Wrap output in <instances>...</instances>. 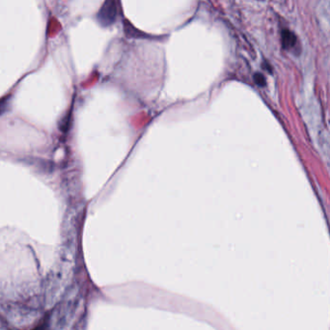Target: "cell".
I'll use <instances>...</instances> for the list:
<instances>
[{"instance_id": "6", "label": "cell", "mask_w": 330, "mask_h": 330, "mask_svg": "<svg viewBox=\"0 0 330 330\" xmlns=\"http://www.w3.org/2000/svg\"><path fill=\"white\" fill-rule=\"evenodd\" d=\"M264 68H265V70H267V71H268V72H270V73L272 72L270 65H269V64H267L266 62H264Z\"/></svg>"}, {"instance_id": "1", "label": "cell", "mask_w": 330, "mask_h": 330, "mask_svg": "<svg viewBox=\"0 0 330 330\" xmlns=\"http://www.w3.org/2000/svg\"><path fill=\"white\" fill-rule=\"evenodd\" d=\"M116 16L117 7L115 0H105L98 13V21L101 26L107 27L115 21Z\"/></svg>"}, {"instance_id": "5", "label": "cell", "mask_w": 330, "mask_h": 330, "mask_svg": "<svg viewBox=\"0 0 330 330\" xmlns=\"http://www.w3.org/2000/svg\"><path fill=\"white\" fill-rule=\"evenodd\" d=\"M33 330H48V324L43 323L42 325H40L39 327H37L36 329H34Z\"/></svg>"}, {"instance_id": "3", "label": "cell", "mask_w": 330, "mask_h": 330, "mask_svg": "<svg viewBox=\"0 0 330 330\" xmlns=\"http://www.w3.org/2000/svg\"><path fill=\"white\" fill-rule=\"evenodd\" d=\"M254 82L259 86H264L265 85V79L260 73H257V74L254 75Z\"/></svg>"}, {"instance_id": "2", "label": "cell", "mask_w": 330, "mask_h": 330, "mask_svg": "<svg viewBox=\"0 0 330 330\" xmlns=\"http://www.w3.org/2000/svg\"><path fill=\"white\" fill-rule=\"evenodd\" d=\"M281 45L284 50H292L297 45V35L289 28H283L281 30Z\"/></svg>"}, {"instance_id": "4", "label": "cell", "mask_w": 330, "mask_h": 330, "mask_svg": "<svg viewBox=\"0 0 330 330\" xmlns=\"http://www.w3.org/2000/svg\"><path fill=\"white\" fill-rule=\"evenodd\" d=\"M8 106V99H0V115L5 112Z\"/></svg>"}]
</instances>
